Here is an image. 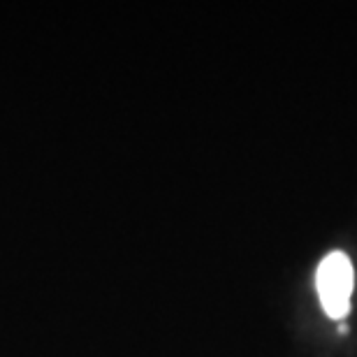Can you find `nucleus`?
<instances>
[{"mask_svg":"<svg viewBox=\"0 0 357 357\" xmlns=\"http://www.w3.org/2000/svg\"><path fill=\"white\" fill-rule=\"evenodd\" d=\"M355 285V269L346 253L332 251L325 255L316 271V288L320 304L332 320H341L351 311V297Z\"/></svg>","mask_w":357,"mask_h":357,"instance_id":"1","label":"nucleus"}]
</instances>
